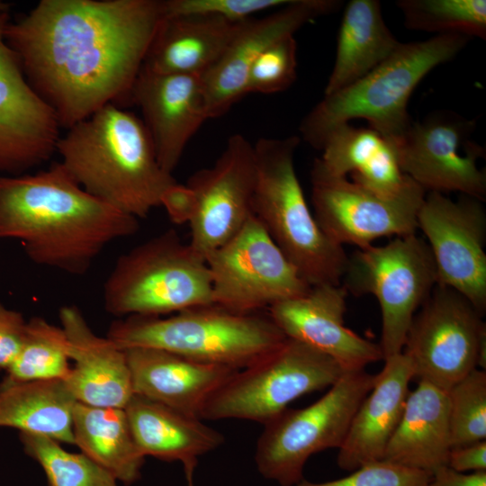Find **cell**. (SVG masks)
<instances>
[{
  "instance_id": "7c38bea8",
  "label": "cell",
  "mask_w": 486,
  "mask_h": 486,
  "mask_svg": "<svg viewBox=\"0 0 486 486\" xmlns=\"http://www.w3.org/2000/svg\"><path fill=\"white\" fill-rule=\"evenodd\" d=\"M206 263L212 303L233 312H259L310 288L253 214Z\"/></svg>"
},
{
  "instance_id": "484cf974",
  "label": "cell",
  "mask_w": 486,
  "mask_h": 486,
  "mask_svg": "<svg viewBox=\"0 0 486 486\" xmlns=\"http://www.w3.org/2000/svg\"><path fill=\"white\" fill-rule=\"evenodd\" d=\"M141 454L183 464L193 479L198 458L222 445L223 436L192 417L144 397H131L124 408Z\"/></svg>"
},
{
  "instance_id": "d590c367",
  "label": "cell",
  "mask_w": 486,
  "mask_h": 486,
  "mask_svg": "<svg viewBox=\"0 0 486 486\" xmlns=\"http://www.w3.org/2000/svg\"><path fill=\"white\" fill-rule=\"evenodd\" d=\"M292 0H165L166 15L202 14L243 22L256 13L279 9Z\"/></svg>"
},
{
  "instance_id": "44dd1931",
  "label": "cell",
  "mask_w": 486,
  "mask_h": 486,
  "mask_svg": "<svg viewBox=\"0 0 486 486\" xmlns=\"http://www.w3.org/2000/svg\"><path fill=\"white\" fill-rule=\"evenodd\" d=\"M58 316L72 363L64 381L71 395L86 405L124 409L134 394L125 351L97 336L76 306L61 307Z\"/></svg>"
},
{
  "instance_id": "1f68e13d",
  "label": "cell",
  "mask_w": 486,
  "mask_h": 486,
  "mask_svg": "<svg viewBox=\"0 0 486 486\" xmlns=\"http://www.w3.org/2000/svg\"><path fill=\"white\" fill-rule=\"evenodd\" d=\"M396 5L409 29L486 38L485 0H399Z\"/></svg>"
},
{
  "instance_id": "7a4b0ae2",
  "label": "cell",
  "mask_w": 486,
  "mask_h": 486,
  "mask_svg": "<svg viewBox=\"0 0 486 486\" xmlns=\"http://www.w3.org/2000/svg\"><path fill=\"white\" fill-rule=\"evenodd\" d=\"M139 220L86 192L61 163L35 174L0 176V238L22 242L37 265L84 274Z\"/></svg>"
},
{
  "instance_id": "4316f807",
  "label": "cell",
  "mask_w": 486,
  "mask_h": 486,
  "mask_svg": "<svg viewBox=\"0 0 486 486\" xmlns=\"http://www.w3.org/2000/svg\"><path fill=\"white\" fill-rule=\"evenodd\" d=\"M320 150L313 168L331 176L351 175L352 182L381 194H397L412 180L402 172L393 143L370 127L344 124Z\"/></svg>"
},
{
  "instance_id": "4fadbf2b",
  "label": "cell",
  "mask_w": 486,
  "mask_h": 486,
  "mask_svg": "<svg viewBox=\"0 0 486 486\" xmlns=\"http://www.w3.org/2000/svg\"><path fill=\"white\" fill-rule=\"evenodd\" d=\"M310 176L313 215L334 242L363 248L379 238L416 233L426 195L413 180L399 194L384 195L313 167Z\"/></svg>"
},
{
  "instance_id": "7402d4cb",
  "label": "cell",
  "mask_w": 486,
  "mask_h": 486,
  "mask_svg": "<svg viewBox=\"0 0 486 486\" xmlns=\"http://www.w3.org/2000/svg\"><path fill=\"white\" fill-rule=\"evenodd\" d=\"M133 393L201 418L211 396L237 371L161 349H124Z\"/></svg>"
},
{
  "instance_id": "5bb4252c",
  "label": "cell",
  "mask_w": 486,
  "mask_h": 486,
  "mask_svg": "<svg viewBox=\"0 0 486 486\" xmlns=\"http://www.w3.org/2000/svg\"><path fill=\"white\" fill-rule=\"evenodd\" d=\"M475 121L436 112L412 122L392 141L402 172L430 192H459L483 201L486 174L478 166L484 149L471 137Z\"/></svg>"
},
{
  "instance_id": "f1b7e54d",
  "label": "cell",
  "mask_w": 486,
  "mask_h": 486,
  "mask_svg": "<svg viewBox=\"0 0 486 486\" xmlns=\"http://www.w3.org/2000/svg\"><path fill=\"white\" fill-rule=\"evenodd\" d=\"M74 445L81 453L125 484L140 477L145 456L133 436L124 409L76 402L72 415Z\"/></svg>"
},
{
  "instance_id": "e575fe53",
  "label": "cell",
  "mask_w": 486,
  "mask_h": 486,
  "mask_svg": "<svg viewBox=\"0 0 486 486\" xmlns=\"http://www.w3.org/2000/svg\"><path fill=\"white\" fill-rule=\"evenodd\" d=\"M296 70L297 43L293 35H290L268 47L252 64L247 80V94L284 91L295 81Z\"/></svg>"
},
{
  "instance_id": "603a6c76",
  "label": "cell",
  "mask_w": 486,
  "mask_h": 486,
  "mask_svg": "<svg viewBox=\"0 0 486 486\" xmlns=\"http://www.w3.org/2000/svg\"><path fill=\"white\" fill-rule=\"evenodd\" d=\"M371 391L358 406L338 448L339 468L352 472L382 460L401 418L409 384L414 378L410 360L401 352L384 359Z\"/></svg>"
},
{
  "instance_id": "cb8c5ba5",
  "label": "cell",
  "mask_w": 486,
  "mask_h": 486,
  "mask_svg": "<svg viewBox=\"0 0 486 486\" xmlns=\"http://www.w3.org/2000/svg\"><path fill=\"white\" fill-rule=\"evenodd\" d=\"M243 22L164 14L142 67L158 74L202 76L220 59Z\"/></svg>"
},
{
  "instance_id": "8d00e7d4",
  "label": "cell",
  "mask_w": 486,
  "mask_h": 486,
  "mask_svg": "<svg viewBox=\"0 0 486 486\" xmlns=\"http://www.w3.org/2000/svg\"><path fill=\"white\" fill-rule=\"evenodd\" d=\"M429 478L425 472L380 460L338 480L311 482L302 479L294 486H427Z\"/></svg>"
},
{
  "instance_id": "52a82bcc",
  "label": "cell",
  "mask_w": 486,
  "mask_h": 486,
  "mask_svg": "<svg viewBox=\"0 0 486 486\" xmlns=\"http://www.w3.org/2000/svg\"><path fill=\"white\" fill-rule=\"evenodd\" d=\"M111 314L161 317L212 303L207 263L166 230L120 256L104 284Z\"/></svg>"
},
{
  "instance_id": "277c9868",
  "label": "cell",
  "mask_w": 486,
  "mask_h": 486,
  "mask_svg": "<svg viewBox=\"0 0 486 486\" xmlns=\"http://www.w3.org/2000/svg\"><path fill=\"white\" fill-rule=\"evenodd\" d=\"M469 40L465 35L446 33L401 42L364 76L324 95L302 120V139L320 150L335 129L352 120L364 119L370 128L393 141L413 122L408 104L416 86L432 69L459 54Z\"/></svg>"
},
{
  "instance_id": "74e56055",
  "label": "cell",
  "mask_w": 486,
  "mask_h": 486,
  "mask_svg": "<svg viewBox=\"0 0 486 486\" xmlns=\"http://www.w3.org/2000/svg\"><path fill=\"white\" fill-rule=\"evenodd\" d=\"M27 321L22 313L0 302V370H5L15 358L25 333Z\"/></svg>"
},
{
  "instance_id": "d4e9b609",
  "label": "cell",
  "mask_w": 486,
  "mask_h": 486,
  "mask_svg": "<svg viewBox=\"0 0 486 486\" xmlns=\"http://www.w3.org/2000/svg\"><path fill=\"white\" fill-rule=\"evenodd\" d=\"M451 450L447 392L418 381L410 391L382 460L431 474L447 465Z\"/></svg>"
},
{
  "instance_id": "ba28073f",
  "label": "cell",
  "mask_w": 486,
  "mask_h": 486,
  "mask_svg": "<svg viewBox=\"0 0 486 486\" xmlns=\"http://www.w3.org/2000/svg\"><path fill=\"white\" fill-rule=\"evenodd\" d=\"M375 374L345 372L312 404L286 409L264 424L256 448L259 472L282 486H294L314 454L339 448L358 406L371 391Z\"/></svg>"
},
{
  "instance_id": "3957f363",
  "label": "cell",
  "mask_w": 486,
  "mask_h": 486,
  "mask_svg": "<svg viewBox=\"0 0 486 486\" xmlns=\"http://www.w3.org/2000/svg\"><path fill=\"white\" fill-rule=\"evenodd\" d=\"M56 151L86 192L138 220L161 206L176 184L159 165L143 122L113 104L68 129Z\"/></svg>"
},
{
  "instance_id": "30bf717a",
  "label": "cell",
  "mask_w": 486,
  "mask_h": 486,
  "mask_svg": "<svg viewBox=\"0 0 486 486\" xmlns=\"http://www.w3.org/2000/svg\"><path fill=\"white\" fill-rule=\"evenodd\" d=\"M347 292L374 294L382 313L379 344L382 359L400 354L417 310L436 284V269L427 241L416 233L384 246L359 248L348 257L342 278Z\"/></svg>"
},
{
  "instance_id": "e0dca14e",
  "label": "cell",
  "mask_w": 486,
  "mask_h": 486,
  "mask_svg": "<svg viewBox=\"0 0 486 486\" xmlns=\"http://www.w3.org/2000/svg\"><path fill=\"white\" fill-rule=\"evenodd\" d=\"M9 22L10 11L0 14V172L19 176L50 159L60 125L5 40Z\"/></svg>"
},
{
  "instance_id": "6da1fadb",
  "label": "cell",
  "mask_w": 486,
  "mask_h": 486,
  "mask_svg": "<svg viewBox=\"0 0 486 486\" xmlns=\"http://www.w3.org/2000/svg\"><path fill=\"white\" fill-rule=\"evenodd\" d=\"M163 16L160 0H41L4 36L30 86L69 129L130 99Z\"/></svg>"
},
{
  "instance_id": "d6a6232c",
  "label": "cell",
  "mask_w": 486,
  "mask_h": 486,
  "mask_svg": "<svg viewBox=\"0 0 486 486\" xmlns=\"http://www.w3.org/2000/svg\"><path fill=\"white\" fill-rule=\"evenodd\" d=\"M19 436L24 452L41 466L49 486H118L109 472L83 453L68 452L47 436L20 433Z\"/></svg>"
},
{
  "instance_id": "9c48e42d",
  "label": "cell",
  "mask_w": 486,
  "mask_h": 486,
  "mask_svg": "<svg viewBox=\"0 0 486 486\" xmlns=\"http://www.w3.org/2000/svg\"><path fill=\"white\" fill-rule=\"evenodd\" d=\"M344 373L329 356L286 338L233 374L208 400L201 419L238 418L266 424L294 400L330 387Z\"/></svg>"
},
{
  "instance_id": "ac0fdd59",
  "label": "cell",
  "mask_w": 486,
  "mask_h": 486,
  "mask_svg": "<svg viewBox=\"0 0 486 486\" xmlns=\"http://www.w3.org/2000/svg\"><path fill=\"white\" fill-rule=\"evenodd\" d=\"M341 4L338 0H292L267 16L244 22L220 59L201 76L208 118L223 115L247 94L250 68L268 47Z\"/></svg>"
},
{
  "instance_id": "83f0119b",
  "label": "cell",
  "mask_w": 486,
  "mask_h": 486,
  "mask_svg": "<svg viewBox=\"0 0 486 486\" xmlns=\"http://www.w3.org/2000/svg\"><path fill=\"white\" fill-rule=\"evenodd\" d=\"M382 16L377 0H351L344 11L336 58L324 95L359 80L387 59L400 45Z\"/></svg>"
},
{
  "instance_id": "f35d334b",
  "label": "cell",
  "mask_w": 486,
  "mask_h": 486,
  "mask_svg": "<svg viewBox=\"0 0 486 486\" xmlns=\"http://www.w3.org/2000/svg\"><path fill=\"white\" fill-rule=\"evenodd\" d=\"M447 466L459 472L486 471V441L451 448Z\"/></svg>"
},
{
  "instance_id": "8fae6325",
  "label": "cell",
  "mask_w": 486,
  "mask_h": 486,
  "mask_svg": "<svg viewBox=\"0 0 486 486\" xmlns=\"http://www.w3.org/2000/svg\"><path fill=\"white\" fill-rule=\"evenodd\" d=\"M482 316L463 294L436 284L414 315L402 350L414 378L447 392L478 366L484 370Z\"/></svg>"
},
{
  "instance_id": "f546056e",
  "label": "cell",
  "mask_w": 486,
  "mask_h": 486,
  "mask_svg": "<svg viewBox=\"0 0 486 486\" xmlns=\"http://www.w3.org/2000/svg\"><path fill=\"white\" fill-rule=\"evenodd\" d=\"M76 400L63 380L0 382V427L74 444Z\"/></svg>"
},
{
  "instance_id": "ab89813d",
  "label": "cell",
  "mask_w": 486,
  "mask_h": 486,
  "mask_svg": "<svg viewBox=\"0 0 486 486\" xmlns=\"http://www.w3.org/2000/svg\"><path fill=\"white\" fill-rule=\"evenodd\" d=\"M427 486H486V471L464 473L446 465L431 474Z\"/></svg>"
},
{
  "instance_id": "4dcf8cb0",
  "label": "cell",
  "mask_w": 486,
  "mask_h": 486,
  "mask_svg": "<svg viewBox=\"0 0 486 486\" xmlns=\"http://www.w3.org/2000/svg\"><path fill=\"white\" fill-rule=\"evenodd\" d=\"M71 368L68 343L61 327L40 317L27 321L21 347L6 369V382L63 380Z\"/></svg>"
},
{
  "instance_id": "5b68a950",
  "label": "cell",
  "mask_w": 486,
  "mask_h": 486,
  "mask_svg": "<svg viewBox=\"0 0 486 486\" xmlns=\"http://www.w3.org/2000/svg\"><path fill=\"white\" fill-rule=\"evenodd\" d=\"M301 138H261L254 145L256 179L252 214L310 285L342 284L348 256L319 226L298 179Z\"/></svg>"
},
{
  "instance_id": "ffe728a7",
  "label": "cell",
  "mask_w": 486,
  "mask_h": 486,
  "mask_svg": "<svg viewBox=\"0 0 486 486\" xmlns=\"http://www.w3.org/2000/svg\"><path fill=\"white\" fill-rule=\"evenodd\" d=\"M130 100L138 105L161 167L172 174L193 136L208 120L201 76L141 68Z\"/></svg>"
},
{
  "instance_id": "d6986e66",
  "label": "cell",
  "mask_w": 486,
  "mask_h": 486,
  "mask_svg": "<svg viewBox=\"0 0 486 486\" xmlns=\"http://www.w3.org/2000/svg\"><path fill=\"white\" fill-rule=\"evenodd\" d=\"M346 295L342 284L313 285L302 295L271 306L267 313L287 338L329 356L345 372L364 370L382 354L379 344L345 326Z\"/></svg>"
},
{
  "instance_id": "9a60e30c",
  "label": "cell",
  "mask_w": 486,
  "mask_h": 486,
  "mask_svg": "<svg viewBox=\"0 0 486 486\" xmlns=\"http://www.w3.org/2000/svg\"><path fill=\"white\" fill-rule=\"evenodd\" d=\"M256 179L254 145L238 133L228 139L212 166L189 178L185 184L190 193L188 243L205 261L252 215Z\"/></svg>"
},
{
  "instance_id": "60d3db41",
  "label": "cell",
  "mask_w": 486,
  "mask_h": 486,
  "mask_svg": "<svg viewBox=\"0 0 486 486\" xmlns=\"http://www.w3.org/2000/svg\"><path fill=\"white\" fill-rule=\"evenodd\" d=\"M188 486H193V479L187 480Z\"/></svg>"
},
{
  "instance_id": "836d02e7",
  "label": "cell",
  "mask_w": 486,
  "mask_h": 486,
  "mask_svg": "<svg viewBox=\"0 0 486 486\" xmlns=\"http://www.w3.org/2000/svg\"><path fill=\"white\" fill-rule=\"evenodd\" d=\"M451 448L486 439V373L474 369L448 391Z\"/></svg>"
},
{
  "instance_id": "8992f818",
  "label": "cell",
  "mask_w": 486,
  "mask_h": 486,
  "mask_svg": "<svg viewBox=\"0 0 486 486\" xmlns=\"http://www.w3.org/2000/svg\"><path fill=\"white\" fill-rule=\"evenodd\" d=\"M119 348L161 349L211 364L241 370L287 338L268 313H238L215 304L170 316H130L113 321L107 336Z\"/></svg>"
},
{
  "instance_id": "2e32d148",
  "label": "cell",
  "mask_w": 486,
  "mask_h": 486,
  "mask_svg": "<svg viewBox=\"0 0 486 486\" xmlns=\"http://www.w3.org/2000/svg\"><path fill=\"white\" fill-rule=\"evenodd\" d=\"M436 269V284L466 297L486 310V213L482 202L462 195L457 201L430 192L418 213Z\"/></svg>"
}]
</instances>
